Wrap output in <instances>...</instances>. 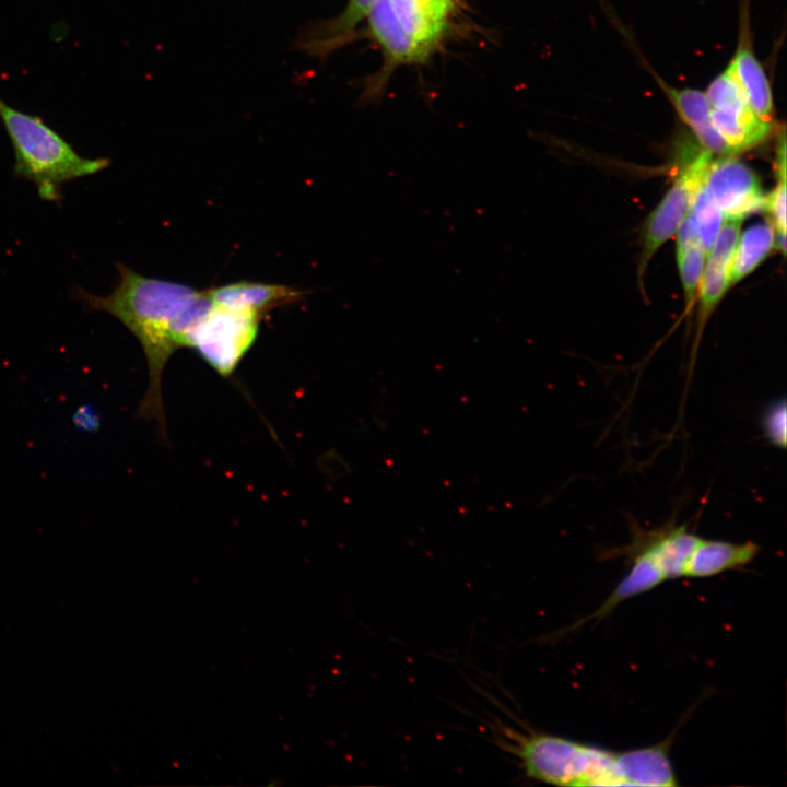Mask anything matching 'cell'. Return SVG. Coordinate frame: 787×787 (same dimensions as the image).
Masks as SVG:
<instances>
[{"mask_svg": "<svg viewBox=\"0 0 787 787\" xmlns=\"http://www.w3.org/2000/svg\"><path fill=\"white\" fill-rule=\"evenodd\" d=\"M116 268L119 278L110 294L99 296L78 287L74 297L90 310L110 314L138 339L149 368V387L138 415L156 420L165 433L163 369L175 351L186 348L190 330L212 302L207 290L144 277L122 262Z\"/></svg>", "mask_w": 787, "mask_h": 787, "instance_id": "1", "label": "cell"}, {"mask_svg": "<svg viewBox=\"0 0 787 787\" xmlns=\"http://www.w3.org/2000/svg\"><path fill=\"white\" fill-rule=\"evenodd\" d=\"M0 119L14 151V177L33 183L44 201L58 203L63 184L92 176L110 165L107 157L80 155L40 117L19 110L1 97Z\"/></svg>", "mask_w": 787, "mask_h": 787, "instance_id": "2", "label": "cell"}, {"mask_svg": "<svg viewBox=\"0 0 787 787\" xmlns=\"http://www.w3.org/2000/svg\"><path fill=\"white\" fill-rule=\"evenodd\" d=\"M501 742L527 777L557 786L622 785L618 753L555 735L503 727Z\"/></svg>", "mask_w": 787, "mask_h": 787, "instance_id": "3", "label": "cell"}, {"mask_svg": "<svg viewBox=\"0 0 787 787\" xmlns=\"http://www.w3.org/2000/svg\"><path fill=\"white\" fill-rule=\"evenodd\" d=\"M262 316L212 306L190 330L186 348H192L223 377L236 369L254 345Z\"/></svg>", "mask_w": 787, "mask_h": 787, "instance_id": "4", "label": "cell"}, {"mask_svg": "<svg viewBox=\"0 0 787 787\" xmlns=\"http://www.w3.org/2000/svg\"><path fill=\"white\" fill-rule=\"evenodd\" d=\"M706 96L713 125L732 154L754 148L770 136L772 122L752 109L732 60L709 84Z\"/></svg>", "mask_w": 787, "mask_h": 787, "instance_id": "5", "label": "cell"}, {"mask_svg": "<svg viewBox=\"0 0 787 787\" xmlns=\"http://www.w3.org/2000/svg\"><path fill=\"white\" fill-rule=\"evenodd\" d=\"M713 161V154L701 150L686 162L672 187L649 215L644 233L641 272L651 256L670 239L685 219L693 199L702 187Z\"/></svg>", "mask_w": 787, "mask_h": 787, "instance_id": "6", "label": "cell"}, {"mask_svg": "<svg viewBox=\"0 0 787 787\" xmlns=\"http://www.w3.org/2000/svg\"><path fill=\"white\" fill-rule=\"evenodd\" d=\"M704 186L724 216H744L763 209L765 196L757 176L729 155L713 160Z\"/></svg>", "mask_w": 787, "mask_h": 787, "instance_id": "7", "label": "cell"}, {"mask_svg": "<svg viewBox=\"0 0 787 787\" xmlns=\"http://www.w3.org/2000/svg\"><path fill=\"white\" fill-rule=\"evenodd\" d=\"M630 544L613 551L614 554L630 555L647 552L656 559L668 579L683 577L685 564L698 540L685 526L667 524L654 530L632 526Z\"/></svg>", "mask_w": 787, "mask_h": 787, "instance_id": "8", "label": "cell"}, {"mask_svg": "<svg viewBox=\"0 0 787 787\" xmlns=\"http://www.w3.org/2000/svg\"><path fill=\"white\" fill-rule=\"evenodd\" d=\"M215 306L266 315L270 310L303 298L307 292L293 286L238 281L208 289Z\"/></svg>", "mask_w": 787, "mask_h": 787, "instance_id": "9", "label": "cell"}, {"mask_svg": "<svg viewBox=\"0 0 787 787\" xmlns=\"http://www.w3.org/2000/svg\"><path fill=\"white\" fill-rule=\"evenodd\" d=\"M742 220L724 216L719 232L707 255V262L700 283V297L704 315L716 306L729 287V266L740 237Z\"/></svg>", "mask_w": 787, "mask_h": 787, "instance_id": "10", "label": "cell"}, {"mask_svg": "<svg viewBox=\"0 0 787 787\" xmlns=\"http://www.w3.org/2000/svg\"><path fill=\"white\" fill-rule=\"evenodd\" d=\"M759 544L698 538L684 567L683 577H712L751 564L759 555Z\"/></svg>", "mask_w": 787, "mask_h": 787, "instance_id": "11", "label": "cell"}, {"mask_svg": "<svg viewBox=\"0 0 787 787\" xmlns=\"http://www.w3.org/2000/svg\"><path fill=\"white\" fill-rule=\"evenodd\" d=\"M366 17L372 36L393 64L420 62L428 55L431 49L406 31L388 0H377Z\"/></svg>", "mask_w": 787, "mask_h": 787, "instance_id": "12", "label": "cell"}, {"mask_svg": "<svg viewBox=\"0 0 787 787\" xmlns=\"http://www.w3.org/2000/svg\"><path fill=\"white\" fill-rule=\"evenodd\" d=\"M670 742L618 753V771L622 785L676 786L677 777L669 759Z\"/></svg>", "mask_w": 787, "mask_h": 787, "instance_id": "13", "label": "cell"}, {"mask_svg": "<svg viewBox=\"0 0 787 787\" xmlns=\"http://www.w3.org/2000/svg\"><path fill=\"white\" fill-rule=\"evenodd\" d=\"M626 557L631 561L627 574L597 610L584 620L576 622L572 629L579 627L591 620L599 621L606 618L623 601L648 591L667 580L659 563L649 553L637 552Z\"/></svg>", "mask_w": 787, "mask_h": 787, "instance_id": "14", "label": "cell"}, {"mask_svg": "<svg viewBox=\"0 0 787 787\" xmlns=\"http://www.w3.org/2000/svg\"><path fill=\"white\" fill-rule=\"evenodd\" d=\"M663 87L677 111L691 128L704 150L713 155L732 154L713 125L706 94L693 89H673L667 85Z\"/></svg>", "mask_w": 787, "mask_h": 787, "instance_id": "15", "label": "cell"}, {"mask_svg": "<svg viewBox=\"0 0 787 787\" xmlns=\"http://www.w3.org/2000/svg\"><path fill=\"white\" fill-rule=\"evenodd\" d=\"M376 1L349 0L341 14L309 27L299 39L301 48L316 56L328 54L350 38Z\"/></svg>", "mask_w": 787, "mask_h": 787, "instance_id": "16", "label": "cell"}, {"mask_svg": "<svg viewBox=\"0 0 787 787\" xmlns=\"http://www.w3.org/2000/svg\"><path fill=\"white\" fill-rule=\"evenodd\" d=\"M406 31L428 49L442 36L449 12L428 0H388Z\"/></svg>", "mask_w": 787, "mask_h": 787, "instance_id": "17", "label": "cell"}, {"mask_svg": "<svg viewBox=\"0 0 787 787\" xmlns=\"http://www.w3.org/2000/svg\"><path fill=\"white\" fill-rule=\"evenodd\" d=\"M732 61L752 109L761 119L772 122L773 97L771 86L761 63L750 45H747L744 36H741Z\"/></svg>", "mask_w": 787, "mask_h": 787, "instance_id": "18", "label": "cell"}, {"mask_svg": "<svg viewBox=\"0 0 787 787\" xmlns=\"http://www.w3.org/2000/svg\"><path fill=\"white\" fill-rule=\"evenodd\" d=\"M774 234L770 223H760L743 232L730 261L729 286L751 273L767 257L774 246Z\"/></svg>", "mask_w": 787, "mask_h": 787, "instance_id": "19", "label": "cell"}, {"mask_svg": "<svg viewBox=\"0 0 787 787\" xmlns=\"http://www.w3.org/2000/svg\"><path fill=\"white\" fill-rule=\"evenodd\" d=\"M677 261L686 303L693 302L703 275L707 254L703 249L695 228L688 218L677 231Z\"/></svg>", "mask_w": 787, "mask_h": 787, "instance_id": "20", "label": "cell"}, {"mask_svg": "<svg viewBox=\"0 0 787 787\" xmlns=\"http://www.w3.org/2000/svg\"><path fill=\"white\" fill-rule=\"evenodd\" d=\"M688 218L695 228L703 249L708 255L719 232L724 214L710 198L704 184L693 199Z\"/></svg>", "mask_w": 787, "mask_h": 787, "instance_id": "21", "label": "cell"}, {"mask_svg": "<svg viewBox=\"0 0 787 787\" xmlns=\"http://www.w3.org/2000/svg\"><path fill=\"white\" fill-rule=\"evenodd\" d=\"M762 430L766 439L775 447H786V401L782 398L771 403L762 415Z\"/></svg>", "mask_w": 787, "mask_h": 787, "instance_id": "22", "label": "cell"}, {"mask_svg": "<svg viewBox=\"0 0 787 787\" xmlns=\"http://www.w3.org/2000/svg\"><path fill=\"white\" fill-rule=\"evenodd\" d=\"M776 187L765 196L763 209L772 219L776 232L786 234V173L777 174Z\"/></svg>", "mask_w": 787, "mask_h": 787, "instance_id": "23", "label": "cell"}, {"mask_svg": "<svg viewBox=\"0 0 787 787\" xmlns=\"http://www.w3.org/2000/svg\"><path fill=\"white\" fill-rule=\"evenodd\" d=\"M435 1L453 7V0H435Z\"/></svg>", "mask_w": 787, "mask_h": 787, "instance_id": "24", "label": "cell"}]
</instances>
